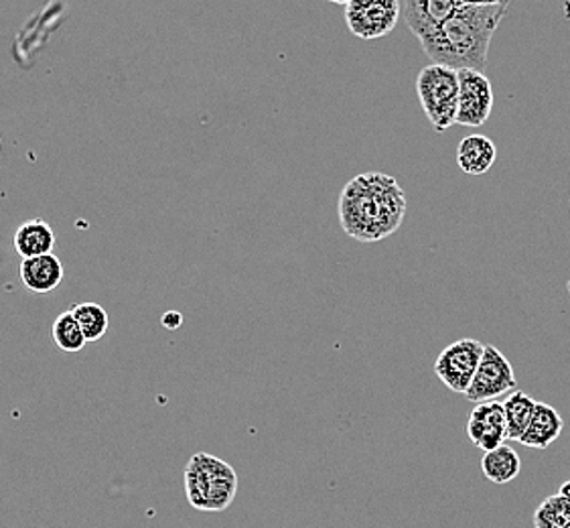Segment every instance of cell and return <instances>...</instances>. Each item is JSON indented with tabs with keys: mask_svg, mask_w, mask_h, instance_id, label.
Masks as SVG:
<instances>
[{
	"mask_svg": "<svg viewBox=\"0 0 570 528\" xmlns=\"http://www.w3.org/2000/svg\"><path fill=\"white\" fill-rule=\"evenodd\" d=\"M510 11V2H463L445 23L422 35V51L436 66L463 71L488 68L491 39Z\"/></svg>",
	"mask_w": 570,
	"mask_h": 528,
	"instance_id": "6da1fadb",
	"label": "cell"
},
{
	"mask_svg": "<svg viewBox=\"0 0 570 528\" xmlns=\"http://www.w3.org/2000/svg\"><path fill=\"white\" fill-rule=\"evenodd\" d=\"M406 194L386 173H362L347 182L340 194V222L354 241H386L399 232L406 216Z\"/></svg>",
	"mask_w": 570,
	"mask_h": 528,
	"instance_id": "7a4b0ae2",
	"label": "cell"
},
{
	"mask_svg": "<svg viewBox=\"0 0 570 528\" xmlns=\"http://www.w3.org/2000/svg\"><path fill=\"white\" fill-rule=\"evenodd\" d=\"M185 495L195 510H228L238 495V473L212 453H195L185 468Z\"/></svg>",
	"mask_w": 570,
	"mask_h": 528,
	"instance_id": "3957f363",
	"label": "cell"
},
{
	"mask_svg": "<svg viewBox=\"0 0 570 528\" xmlns=\"http://www.w3.org/2000/svg\"><path fill=\"white\" fill-rule=\"evenodd\" d=\"M422 110L436 133L456 125L459 110V71L445 66H424L416 78Z\"/></svg>",
	"mask_w": 570,
	"mask_h": 528,
	"instance_id": "277c9868",
	"label": "cell"
},
{
	"mask_svg": "<svg viewBox=\"0 0 570 528\" xmlns=\"http://www.w3.org/2000/svg\"><path fill=\"white\" fill-rule=\"evenodd\" d=\"M485 344L478 340L463 338L456 340L439 354L434 362V374L445 384L449 391L468 394L471 382L478 374Z\"/></svg>",
	"mask_w": 570,
	"mask_h": 528,
	"instance_id": "5b68a950",
	"label": "cell"
},
{
	"mask_svg": "<svg viewBox=\"0 0 570 528\" xmlns=\"http://www.w3.org/2000/svg\"><path fill=\"white\" fill-rule=\"evenodd\" d=\"M400 11L396 0H350L345 2V23L355 37L374 41L394 31Z\"/></svg>",
	"mask_w": 570,
	"mask_h": 528,
	"instance_id": "8992f818",
	"label": "cell"
},
{
	"mask_svg": "<svg viewBox=\"0 0 570 528\" xmlns=\"http://www.w3.org/2000/svg\"><path fill=\"white\" fill-rule=\"evenodd\" d=\"M515 391H518V382H515L510 360L503 356L495 345H485L478 374L465 394L468 401L481 404V402L495 401L498 397L512 394Z\"/></svg>",
	"mask_w": 570,
	"mask_h": 528,
	"instance_id": "52a82bcc",
	"label": "cell"
},
{
	"mask_svg": "<svg viewBox=\"0 0 570 528\" xmlns=\"http://www.w3.org/2000/svg\"><path fill=\"white\" fill-rule=\"evenodd\" d=\"M493 110V86L481 71H459V110L456 125L478 128L488 123Z\"/></svg>",
	"mask_w": 570,
	"mask_h": 528,
	"instance_id": "ba28073f",
	"label": "cell"
},
{
	"mask_svg": "<svg viewBox=\"0 0 570 528\" xmlns=\"http://www.w3.org/2000/svg\"><path fill=\"white\" fill-rule=\"evenodd\" d=\"M468 436L475 448L483 449L485 453L505 446L508 426L503 404L498 401L481 402L473 407L469 414Z\"/></svg>",
	"mask_w": 570,
	"mask_h": 528,
	"instance_id": "9c48e42d",
	"label": "cell"
},
{
	"mask_svg": "<svg viewBox=\"0 0 570 528\" xmlns=\"http://www.w3.org/2000/svg\"><path fill=\"white\" fill-rule=\"evenodd\" d=\"M459 0H406L400 2L402 17L416 39L445 23L459 9Z\"/></svg>",
	"mask_w": 570,
	"mask_h": 528,
	"instance_id": "30bf717a",
	"label": "cell"
},
{
	"mask_svg": "<svg viewBox=\"0 0 570 528\" xmlns=\"http://www.w3.org/2000/svg\"><path fill=\"white\" fill-rule=\"evenodd\" d=\"M66 276L58 254H46L21 263V281L35 295H46L61 285Z\"/></svg>",
	"mask_w": 570,
	"mask_h": 528,
	"instance_id": "8fae6325",
	"label": "cell"
},
{
	"mask_svg": "<svg viewBox=\"0 0 570 528\" xmlns=\"http://www.w3.org/2000/svg\"><path fill=\"white\" fill-rule=\"evenodd\" d=\"M498 149L485 135H469L456 147V165L468 175H485L493 167Z\"/></svg>",
	"mask_w": 570,
	"mask_h": 528,
	"instance_id": "7c38bea8",
	"label": "cell"
},
{
	"mask_svg": "<svg viewBox=\"0 0 570 528\" xmlns=\"http://www.w3.org/2000/svg\"><path fill=\"white\" fill-rule=\"evenodd\" d=\"M12 242H14V253L19 254L23 261H29L37 256L53 254L56 234L46 219H29L17 228Z\"/></svg>",
	"mask_w": 570,
	"mask_h": 528,
	"instance_id": "4fadbf2b",
	"label": "cell"
},
{
	"mask_svg": "<svg viewBox=\"0 0 570 528\" xmlns=\"http://www.w3.org/2000/svg\"><path fill=\"white\" fill-rule=\"evenodd\" d=\"M562 429H564V421L559 411L552 404L538 402L534 419L528 427L525 436L520 439V443L530 449H548L559 439Z\"/></svg>",
	"mask_w": 570,
	"mask_h": 528,
	"instance_id": "5bb4252c",
	"label": "cell"
},
{
	"mask_svg": "<svg viewBox=\"0 0 570 528\" xmlns=\"http://www.w3.org/2000/svg\"><path fill=\"white\" fill-rule=\"evenodd\" d=\"M503 404V413H505V426H508V439L518 441L525 436L528 427L534 419L538 402L525 394L524 391H515L505 397Z\"/></svg>",
	"mask_w": 570,
	"mask_h": 528,
	"instance_id": "9a60e30c",
	"label": "cell"
},
{
	"mask_svg": "<svg viewBox=\"0 0 570 528\" xmlns=\"http://www.w3.org/2000/svg\"><path fill=\"white\" fill-rule=\"evenodd\" d=\"M481 470L483 476L493 483H510L520 476L522 470V460L515 453V449L510 446H502V448L488 451L481 460Z\"/></svg>",
	"mask_w": 570,
	"mask_h": 528,
	"instance_id": "2e32d148",
	"label": "cell"
},
{
	"mask_svg": "<svg viewBox=\"0 0 570 528\" xmlns=\"http://www.w3.org/2000/svg\"><path fill=\"white\" fill-rule=\"evenodd\" d=\"M71 313H73L76 322L80 323L81 332L88 342H98V340H102L104 333L108 332L110 320H108V313L102 305L80 303V305L71 307Z\"/></svg>",
	"mask_w": 570,
	"mask_h": 528,
	"instance_id": "e0dca14e",
	"label": "cell"
},
{
	"mask_svg": "<svg viewBox=\"0 0 570 528\" xmlns=\"http://www.w3.org/2000/svg\"><path fill=\"white\" fill-rule=\"evenodd\" d=\"M53 342L58 344L59 350H63V352H68V354H76V352H81L86 344H88V340H86V335L81 332L80 323L76 322V317H73V313L71 311H63L61 315H59L56 323H53Z\"/></svg>",
	"mask_w": 570,
	"mask_h": 528,
	"instance_id": "ac0fdd59",
	"label": "cell"
},
{
	"mask_svg": "<svg viewBox=\"0 0 570 528\" xmlns=\"http://www.w3.org/2000/svg\"><path fill=\"white\" fill-rule=\"evenodd\" d=\"M537 528H570V500L560 495L548 496L534 512Z\"/></svg>",
	"mask_w": 570,
	"mask_h": 528,
	"instance_id": "d6986e66",
	"label": "cell"
},
{
	"mask_svg": "<svg viewBox=\"0 0 570 528\" xmlns=\"http://www.w3.org/2000/svg\"><path fill=\"white\" fill-rule=\"evenodd\" d=\"M163 323H165L169 330H175V327L181 323V315H179V313H175V311H171V313L163 315Z\"/></svg>",
	"mask_w": 570,
	"mask_h": 528,
	"instance_id": "ffe728a7",
	"label": "cell"
},
{
	"mask_svg": "<svg viewBox=\"0 0 570 528\" xmlns=\"http://www.w3.org/2000/svg\"><path fill=\"white\" fill-rule=\"evenodd\" d=\"M559 495L562 496V498L570 500V480L569 482H564L560 486Z\"/></svg>",
	"mask_w": 570,
	"mask_h": 528,
	"instance_id": "44dd1931",
	"label": "cell"
},
{
	"mask_svg": "<svg viewBox=\"0 0 570 528\" xmlns=\"http://www.w3.org/2000/svg\"><path fill=\"white\" fill-rule=\"evenodd\" d=\"M0 147H2V137H0Z\"/></svg>",
	"mask_w": 570,
	"mask_h": 528,
	"instance_id": "7402d4cb",
	"label": "cell"
},
{
	"mask_svg": "<svg viewBox=\"0 0 570 528\" xmlns=\"http://www.w3.org/2000/svg\"><path fill=\"white\" fill-rule=\"evenodd\" d=\"M569 293H570V281H569Z\"/></svg>",
	"mask_w": 570,
	"mask_h": 528,
	"instance_id": "603a6c76",
	"label": "cell"
}]
</instances>
